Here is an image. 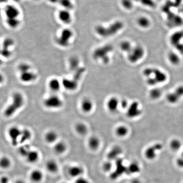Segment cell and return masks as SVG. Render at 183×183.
<instances>
[{
	"label": "cell",
	"mask_w": 183,
	"mask_h": 183,
	"mask_svg": "<svg viewBox=\"0 0 183 183\" xmlns=\"http://www.w3.org/2000/svg\"><path fill=\"white\" fill-rule=\"evenodd\" d=\"M34 1H39V0H34Z\"/></svg>",
	"instance_id": "62"
},
{
	"label": "cell",
	"mask_w": 183,
	"mask_h": 183,
	"mask_svg": "<svg viewBox=\"0 0 183 183\" xmlns=\"http://www.w3.org/2000/svg\"><path fill=\"white\" fill-rule=\"evenodd\" d=\"M168 59L169 62H170L172 65H179L181 62V59L179 56L174 52H170L168 54Z\"/></svg>",
	"instance_id": "34"
},
{
	"label": "cell",
	"mask_w": 183,
	"mask_h": 183,
	"mask_svg": "<svg viewBox=\"0 0 183 183\" xmlns=\"http://www.w3.org/2000/svg\"><path fill=\"white\" fill-rule=\"evenodd\" d=\"M14 44V40L11 38L8 37V38H6L4 40L3 43V48H4V49H9L10 47L13 46Z\"/></svg>",
	"instance_id": "46"
},
{
	"label": "cell",
	"mask_w": 183,
	"mask_h": 183,
	"mask_svg": "<svg viewBox=\"0 0 183 183\" xmlns=\"http://www.w3.org/2000/svg\"><path fill=\"white\" fill-rule=\"evenodd\" d=\"M1 54L4 58H7L10 57L11 55V52L9 49H4L1 51Z\"/></svg>",
	"instance_id": "50"
},
{
	"label": "cell",
	"mask_w": 183,
	"mask_h": 183,
	"mask_svg": "<svg viewBox=\"0 0 183 183\" xmlns=\"http://www.w3.org/2000/svg\"><path fill=\"white\" fill-rule=\"evenodd\" d=\"M57 17L59 20L64 24H70L73 21V17L71 11L63 9L58 12Z\"/></svg>",
	"instance_id": "15"
},
{
	"label": "cell",
	"mask_w": 183,
	"mask_h": 183,
	"mask_svg": "<svg viewBox=\"0 0 183 183\" xmlns=\"http://www.w3.org/2000/svg\"><path fill=\"white\" fill-rule=\"evenodd\" d=\"M163 145L161 143L157 142L150 145L144 151V157L150 161L154 160L160 152L162 150Z\"/></svg>",
	"instance_id": "8"
},
{
	"label": "cell",
	"mask_w": 183,
	"mask_h": 183,
	"mask_svg": "<svg viewBox=\"0 0 183 183\" xmlns=\"http://www.w3.org/2000/svg\"><path fill=\"white\" fill-rule=\"evenodd\" d=\"M73 36V32L70 29H63L61 31L60 35L56 37V42L60 47L67 48L70 45V41Z\"/></svg>",
	"instance_id": "7"
},
{
	"label": "cell",
	"mask_w": 183,
	"mask_h": 183,
	"mask_svg": "<svg viewBox=\"0 0 183 183\" xmlns=\"http://www.w3.org/2000/svg\"><path fill=\"white\" fill-rule=\"evenodd\" d=\"M183 97V85L177 87L173 92H170L166 96V100L171 104H175L179 102Z\"/></svg>",
	"instance_id": "12"
},
{
	"label": "cell",
	"mask_w": 183,
	"mask_h": 183,
	"mask_svg": "<svg viewBox=\"0 0 183 183\" xmlns=\"http://www.w3.org/2000/svg\"><path fill=\"white\" fill-rule=\"evenodd\" d=\"M75 132L81 136H84L88 133V128L87 125L83 122H78L74 126Z\"/></svg>",
	"instance_id": "30"
},
{
	"label": "cell",
	"mask_w": 183,
	"mask_h": 183,
	"mask_svg": "<svg viewBox=\"0 0 183 183\" xmlns=\"http://www.w3.org/2000/svg\"><path fill=\"white\" fill-rule=\"evenodd\" d=\"M48 86L52 93H57L60 91L62 87L61 81L58 78H52L49 81Z\"/></svg>",
	"instance_id": "19"
},
{
	"label": "cell",
	"mask_w": 183,
	"mask_h": 183,
	"mask_svg": "<svg viewBox=\"0 0 183 183\" xmlns=\"http://www.w3.org/2000/svg\"><path fill=\"white\" fill-rule=\"evenodd\" d=\"M129 183H142L141 181L137 179H134L131 180Z\"/></svg>",
	"instance_id": "55"
},
{
	"label": "cell",
	"mask_w": 183,
	"mask_h": 183,
	"mask_svg": "<svg viewBox=\"0 0 183 183\" xmlns=\"http://www.w3.org/2000/svg\"><path fill=\"white\" fill-rule=\"evenodd\" d=\"M58 138L57 133L53 130L47 131L44 135V140L49 144H54L58 141Z\"/></svg>",
	"instance_id": "24"
},
{
	"label": "cell",
	"mask_w": 183,
	"mask_h": 183,
	"mask_svg": "<svg viewBox=\"0 0 183 183\" xmlns=\"http://www.w3.org/2000/svg\"><path fill=\"white\" fill-rule=\"evenodd\" d=\"M133 0H121V4L124 8L131 9L133 7Z\"/></svg>",
	"instance_id": "48"
},
{
	"label": "cell",
	"mask_w": 183,
	"mask_h": 183,
	"mask_svg": "<svg viewBox=\"0 0 183 183\" xmlns=\"http://www.w3.org/2000/svg\"><path fill=\"white\" fill-rule=\"evenodd\" d=\"M133 1H137V2H139V0H133Z\"/></svg>",
	"instance_id": "60"
},
{
	"label": "cell",
	"mask_w": 183,
	"mask_h": 183,
	"mask_svg": "<svg viewBox=\"0 0 183 183\" xmlns=\"http://www.w3.org/2000/svg\"><path fill=\"white\" fill-rule=\"evenodd\" d=\"M37 78L38 76L37 74L31 70L21 73L19 75V79L20 81L25 84L34 82L37 80Z\"/></svg>",
	"instance_id": "14"
},
{
	"label": "cell",
	"mask_w": 183,
	"mask_h": 183,
	"mask_svg": "<svg viewBox=\"0 0 183 183\" xmlns=\"http://www.w3.org/2000/svg\"><path fill=\"white\" fill-rule=\"evenodd\" d=\"M69 67L70 70L74 72L78 70L80 67V60L77 57L71 56L68 61Z\"/></svg>",
	"instance_id": "31"
},
{
	"label": "cell",
	"mask_w": 183,
	"mask_h": 183,
	"mask_svg": "<svg viewBox=\"0 0 183 183\" xmlns=\"http://www.w3.org/2000/svg\"><path fill=\"white\" fill-rule=\"evenodd\" d=\"M183 38V31H177L171 36L170 38V42L172 45L175 46L181 43V41Z\"/></svg>",
	"instance_id": "32"
},
{
	"label": "cell",
	"mask_w": 183,
	"mask_h": 183,
	"mask_svg": "<svg viewBox=\"0 0 183 183\" xmlns=\"http://www.w3.org/2000/svg\"><path fill=\"white\" fill-rule=\"evenodd\" d=\"M120 100L114 96L111 97L108 100L106 104L107 107L110 112H116L120 108Z\"/></svg>",
	"instance_id": "23"
},
{
	"label": "cell",
	"mask_w": 183,
	"mask_h": 183,
	"mask_svg": "<svg viewBox=\"0 0 183 183\" xmlns=\"http://www.w3.org/2000/svg\"><path fill=\"white\" fill-rule=\"evenodd\" d=\"M31 149L30 146L28 144H22L18 148V152L21 157L25 158Z\"/></svg>",
	"instance_id": "39"
},
{
	"label": "cell",
	"mask_w": 183,
	"mask_h": 183,
	"mask_svg": "<svg viewBox=\"0 0 183 183\" xmlns=\"http://www.w3.org/2000/svg\"><path fill=\"white\" fill-rule=\"evenodd\" d=\"M12 1H14V2H18L20 0H12Z\"/></svg>",
	"instance_id": "59"
},
{
	"label": "cell",
	"mask_w": 183,
	"mask_h": 183,
	"mask_svg": "<svg viewBox=\"0 0 183 183\" xmlns=\"http://www.w3.org/2000/svg\"><path fill=\"white\" fill-rule=\"evenodd\" d=\"M124 27V24L122 21H116L108 26L106 27L101 25L96 26L95 32L103 37L113 36L119 32Z\"/></svg>",
	"instance_id": "2"
},
{
	"label": "cell",
	"mask_w": 183,
	"mask_h": 183,
	"mask_svg": "<svg viewBox=\"0 0 183 183\" xmlns=\"http://www.w3.org/2000/svg\"><path fill=\"white\" fill-rule=\"evenodd\" d=\"M101 145L100 139L96 136H92L89 138L87 142V145L91 151L95 152L99 149Z\"/></svg>",
	"instance_id": "27"
},
{
	"label": "cell",
	"mask_w": 183,
	"mask_h": 183,
	"mask_svg": "<svg viewBox=\"0 0 183 183\" xmlns=\"http://www.w3.org/2000/svg\"><path fill=\"white\" fill-rule=\"evenodd\" d=\"M67 146L64 142L58 140L54 144H53V151L57 155H61L67 151Z\"/></svg>",
	"instance_id": "26"
},
{
	"label": "cell",
	"mask_w": 183,
	"mask_h": 183,
	"mask_svg": "<svg viewBox=\"0 0 183 183\" xmlns=\"http://www.w3.org/2000/svg\"><path fill=\"white\" fill-rule=\"evenodd\" d=\"M74 183H91V182L88 179L82 176L76 179Z\"/></svg>",
	"instance_id": "51"
},
{
	"label": "cell",
	"mask_w": 183,
	"mask_h": 183,
	"mask_svg": "<svg viewBox=\"0 0 183 183\" xmlns=\"http://www.w3.org/2000/svg\"><path fill=\"white\" fill-rule=\"evenodd\" d=\"M162 92L161 89L157 87H154L149 92V96L153 100H156L159 99L162 95Z\"/></svg>",
	"instance_id": "36"
},
{
	"label": "cell",
	"mask_w": 183,
	"mask_h": 183,
	"mask_svg": "<svg viewBox=\"0 0 183 183\" xmlns=\"http://www.w3.org/2000/svg\"><path fill=\"white\" fill-rule=\"evenodd\" d=\"M139 2L145 6L154 8L156 6V4L154 0H139Z\"/></svg>",
	"instance_id": "47"
},
{
	"label": "cell",
	"mask_w": 183,
	"mask_h": 183,
	"mask_svg": "<svg viewBox=\"0 0 183 183\" xmlns=\"http://www.w3.org/2000/svg\"><path fill=\"white\" fill-rule=\"evenodd\" d=\"M1 183H9V179L6 176H2L1 177Z\"/></svg>",
	"instance_id": "54"
},
{
	"label": "cell",
	"mask_w": 183,
	"mask_h": 183,
	"mask_svg": "<svg viewBox=\"0 0 183 183\" xmlns=\"http://www.w3.org/2000/svg\"><path fill=\"white\" fill-rule=\"evenodd\" d=\"M182 147V142L178 139H173L169 143V147L173 152H178Z\"/></svg>",
	"instance_id": "42"
},
{
	"label": "cell",
	"mask_w": 183,
	"mask_h": 183,
	"mask_svg": "<svg viewBox=\"0 0 183 183\" xmlns=\"http://www.w3.org/2000/svg\"><path fill=\"white\" fill-rule=\"evenodd\" d=\"M62 87L69 92H74L76 90L79 86V81L73 78L68 79L64 78L61 81Z\"/></svg>",
	"instance_id": "16"
},
{
	"label": "cell",
	"mask_w": 183,
	"mask_h": 183,
	"mask_svg": "<svg viewBox=\"0 0 183 183\" xmlns=\"http://www.w3.org/2000/svg\"><path fill=\"white\" fill-rule=\"evenodd\" d=\"M6 25L11 29H16L21 25V21L18 18H6Z\"/></svg>",
	"instance_id": "35"
},
{
	"label": "cell",
	"mask_w": 183,
	"mask_h": 183,
	"mask_svg": "<svg viewBox=\"0 0 183 183\" xmlns=\"http://www.w3.org/2000/svg\"><path fill=\"white\" fill-rule=\"evenodd\" d=\"M18 71L20 74L27 72V71H31V65L26 62H23L20 63L17 67Z\"/></svg>",
	"instance_id": "44"
},
{
	"label": "cell",
	"mask_w": 183,
	"mask_h": 183,
	"mask_svg": "<svg viewBox=\"0 0 183 183\" xmlns=\"http://www.w3.org/2000/svg\"><path fill=\"white\" fill-rule=\"evenodd\" d=\"M129 133V129L125 125H120L117 127L115 134L120 137H126Z\"/></svg>",
	"instance_id": "33"
},
{
	"label": "cell",
	"mask_w": 183,
	"mask_h": 183,
	"mask_svg": "<svg viewBox=\"0 0 183 183\" xmlns=\"http://www.w3.org/2000/svg\"><path fill=\"white\" fill-rule=\"evenodd\" d=\"M1 2L6 3L7 2L8 0H1Z\"/></svg>",
	"instance_id": "58"
},
{
	"label": "cell",
	"mask_w": 183,
	"mask_h": 183,
	"mask_svg": "<svg viewBox=\"0 0 183 183\" xmlns=\"http://www.w3.org/2000/svg\"><path fill=\"white\" fill-rule=\"evenodd\" d=\"M46 170L51 174H55L59 170V165L56 161L50 159L47 161L45 164Z\"/></svg>",
	"instance_id": "25"
},
{
	"label": "cell",
	"mask_w": 183,
	"mask_h": 183,
	"mask_svg": "<svg viewBox=\"0 0 183 183\" xmlns=\"http://www.w3.org/2000/svg\"><path fill=\"white\" fill-rule=\"evenodd\" d=\"M32 137V133L30 129L28 128H24L22 129L19 144H26V142L31 140Z\"/></svg>",
	"instance_id": "29"
},
{
	"label": "cell",
	"mask_w": 183,
	"mask_h": 183,
	"mask_svg": "<svg viewBox=\"0 0 183 183\" xmlns=\"http://www.w3.org/2000/svg\"><path fill=\"white\" fill-rule=\"evenodd\" d=\"M66 183V182H64V183Z\"/></svg>",
	"instance_id": "63"
},
{
	"label": "cell",
	"mask_w": 183,
	"mask_h": 183,
	"mask_svg": "<svg viewBox=\"0 0 183 183\" xmlns=\"http://www.w3.org/2000/svg\"><path fill=\"white\" fill-rule=\"evenodd\" d=\"M129 102L127 99H123L120 100V108L123 109H126L127 110L128 107L129 105Z\"/></svg>",
	"instance_id": "49"
},
{
	"label": "cell",
	"mask_w": 183,
	"mask_h": 183,
	"mask_svg": "<svg viewBox=\"0 0 183 183\" xmlns=\"http://www.w3.org/2000/svg\"><path fill=\"white\" fill-rule=\"evenodd\" d=\"M141 171V166L137 161H132L127 165V173L128 176H134L139 174Z\"/></svg>",
	"instance_id": "20"
},
{
	"label": "cell",
	"mask_w": 183,
	"mask_h": 183,
	"mask_svg": "<svg viewBox=\"0 0 183 183\" xmlns=\"http://www.w3.org/2000/svg\"><path fill=\"white\" fill-rule=\"evenodd\" d=\"M144 50L142 46H137L133 47L132 50L128 54V59L131 63H137L144 55Z\"/></svg>",
	"instance_id": "9"
},
{
	"label": "cell",
	"mask_w": 183,
	"mask_h": 183,
	"mask_svg": "<svg viewBox=\"0 0 183 183\" xmlns=\"http://www.w3.org/2000/svg\"><path fill=\"white\" fill-rule=\"evenodd\" d=\"M4 11L6 18H18L21 13L18 8L13 5L6 6Z\"/></svg>",
	"instance_id": "17"
},
{
	"label": "cell",
	"mask_w": 183,
	"mask_h": 183,
	"mask_svg": "<svg viewBox=\"0 0 183 183\" xmlns=\"http://www.w3.org/2000/svg\"><path fill=\"white\" fill-rule=\"evenodd\" d=\"M11 160L7 156L1 157L0 160V166L1 169H7L10 168L11 165Z\"/></svg>",
	"instance_id": "37"
},
{
	"label": "cell",
	"mask_w": 183,
	"mask_h": 183,
	"mask_svg": "<svg viewBox=\"0 0 183 183\" xmlns=\"http://www.w3.org/2000/svg\"><path fill=\"white\" fill-rule=\"evenodd\" d=\"M138 25L143 29H147L151 25V21L148 18L144 16L139 17L137 19Z\"/></svg>",
	"instance_id": "41"
},
{
	"label": "cell",
	"mask_w": 183,
	"mask_h": 183,
	"mask_svg": "<svg viewBox=\"0 0 183 183\" xmlns=\"http://www.w3.org/2000/svg\"><path fill=\"white\" fill-rule=\"evenodd\" d=\"M142 113V109L139 102L135 101L130 104L127 109L126 115L129 119H133L139 117Z\"/></svg>",
	"instance_id": "10"
},
{
	"label": "cell",
	"mask_w": 183,
	"mask_h": 183,
	"mask_svg": "<svg viewBox=\"0 0 183 183\" xmlns=\"http://www.w3.org/2000/svg\"><path fill=\"white\" fill-rule=\"evenodd\" d=\"M21 129L16 126L9 127L7 131L8 136L9 138L11 145L14 147L19 144L21 137Z\"/></svg>",
	"instance_id": "11"
},
{
	"label": "cell",
	"mask_w": 183,
	"mask_h": 183,
	"mask_svg": "<svg viewBox=\"0 0 183 183\" xmlns=\"http://www.w3.org/2000/svg\"><path fill=\"white\" fill-rule=\"evenodd\" d=\"M14 183H26V182L24 180L18 179L16 180Z\"/></svg>",
	"instance_id": "57"
},
{
	"label": "cell",
	"mask_w": 183,
	"mask_h": 183,
	"mask_svg": "<svg viewBox=\"0 0 183 183\" xmlns=\"http://www.w3.org/2000/svg\"><path fill=\"white\" fill-rule=\"evenodd\" d=\"M43 105L47 109L57 110L62 107L64 102L61 97L57 93H51L44 99Z\"/></svg>",
	"instance_id": "4"
},
{
	"label": "cell",
	"mask_w": 183,
	"mask_h": 183,
	"mask_svg": "<svg viewBox=\"0 0 183 183\" xmlns=\"http://www.w3.org/2000/svg\"><path fill=\"white\" fill-rule=\"evenodd\" d=\"M25 102L24 97L22 93L20 92H14L11 96V102L4 110V116L6 118L14 116L24 107Z\"/></svg>",
	"instance_id": "1"
},
{
	"label": "cell",
	"mask_w": 183,
	"mask_h": 183,
	"mask_svg": "<svg viewBox=\"0 0 183 183\" xmlns=\"http://www.w3.org/2000/svg\"><path fill=\"white\" fill-rule=\"evenodd\" d=\"M143 76L146 78H151L157 84L164 83L167 79V76L165 73L160 69L153 67L145 68L142 72Z\"/></svg>",
	"instance_id": "3"
},
{
	"label": "cell",
	"mask_w": 183,
	"mask_h": 183,
	"mask_svg": "<svg viewBox=\"0 0 183 183\" xmlns=\"http://www.w3.org/2000/svg\"><path fill=\"white\" fill-rule=\"evenodd\" d=\"M113 47L111 45H106L99 47L94 51L93 58L95 60H101L105 64H107L110 60L109 54L112 52Z\"/></svg>",
	"instance_id": "5"
},
{
	"label": "cell",
	"mask_w": 183,
	"mask_h": 183,
	"mask_svg": "<svg viewBox=\"0 0 183 183\" xmlns=\"http://www.w3.org/2000/svg\"><path fill=\"white\" fill-rule=\"evenodd\" d=\"M39 158H40V154L39 152L37 150L31 149L25 159L28 163L33 164L39 161Z\"/></svg>",
	"instance_id": "28"
},
{
	"label": "cell",
	"mask_w": 183,
	"mask_h": 183,
	"mask_svg": "<svg viewBox=\"0 0 183 183\" xmlns=\"http://www.w3.org/2000/svg\"><path fill=\"white\" fill-rule=\"evenodd\" d=\"M176 50L181 54H183V43H180L175 46Z\"/></svg>",
	"instance_id": "53"
},
{
	"label": "cell",
	"mask_w": 183,
	"mask_h": 183,
	"mask_svg": "<svg viewBox=\"0 0 183 183\" xmlns=\"http://www.w3.org/2000/svg\"><path fill=\"white\" fill-rule=\"evenodd\" d=\"M176 164L177 167L181 169H183V158L181 157L176 159Z\"/></svg>",
	"instance_id": "52"
},
{
	"label": "cell",
	"mask_w": 183,
	"mask_h": 183,
	"mask_svg": "<svg viewBox=\"0 0 183 183\" xmlns=\"http://www.w3.org/2000/svg\"><path fill=\"white\" fill-rule=\"evenodd\" d=\"M131 42L128 41H124L120 43V48L123 51L129 53L133 48Z\"/></svg>",
	"instance_id": "43"
},
{
	"label": "cell",
	"mask_w": 183,
	"mask_h": 183,
	"mask_svg": "<svg viewBox=\"0 0 183 183\" xmlns=\"http://www.w3.org/2000/svg\"><path fill=\"white\" fill-rule=\"evenodd\" d=\"M44 175L40 169H34L32 170L29 175V178L33 183H40L44 179Z\"/></svg>",
	"instance_id": "22"
},
{
	"label": "cell",
	"mask_w": 183,
	"mask_h": 183,
	"mask_svg": "<svg viewBox=\"0 0 183 183\" xmlns=\"http://www.w3.org/2000/svg\"><path fill=\"white\" fill-rule=\"evenodd\" d=\"M114 167V163L107 160L102 164V169L104 173L110 174L113 170Z\"/></svg>",
	"instance_id": "38"
},
{
	"label": "cell",
	"mask_w": 183,
	"mask_h": 183,
	"mask_svg": "<svg viewBox=\"0 0 183 183\" xmlns=\"http://www.w3.org/2000/svg\"><path fill=\"white\" fill-rule=\"evenodd\" d=\"M123 152V149L120 146L115 145L111 149L107 154V159L108 160L114 162L117 159L120 157Z\"/></svg>",
	"instance_id": "18"
},
{
	"label": "cell",
	"mask_w": 183,
	"mask_h": 183,
	"mask_svg": "<svg viewBox=\"0 0 183 183\" xmlns=\"http://www.w3.org/2000/svg\"><path fill=\"white\" fill-rule=\"evenodd\" d=\"M80 109L83 112L89 114L91 112L94 108V103L91 99L85 98L80 103Z\"/></svg>",
	"instance_id": "21"
},
{
	"label": "cell",
	"mask_w": 183,
	"mask_h": 183,
	"mask_svg": "<svg viewBox=\"0 0 183 183\" xmlns=\"http://www.w3.org/2000/svg\"><path fill=\"white\" fill-rule=\"evenodd\" d=\"M59 4L63 9L71 11L74 8V4L72 0H59Z\"/></svg>",
	"instance_id": "40"
},
{
	"label": "cell",
	"mask_w": 183,
	"mask_h": 183,
	"mask_svg": "<svg viewBox=\"0 0 183 183\" xmlns=\"http://www.w3.org/2000/svg\"><path fill=\"white\" fill-rule=\"evenodd\" d=\"M114 168L109 174L110 179L115 181L127 173V165L124 164V160L120 157L114 162Z\"/></svg>",
	"instance_id": "6"
},
{
	"label": "cell",
	"mask_w": 183,
	"mask_h": 183,
	"mask_svg": "<svg viewBox=\"0 0 183 183\" xmlns=\"http://www.w3.org/2000/svg\"><path fill=\"white\" fill-rule=\"evenodd\" d=\"M51 4H59V0H47Z\"/></svg>",
	"instance_id": "56"
},
{
	"label": "cell",
	"mask_w": 183,
	"mask_h": 183,
	"mask_svg": "<svg viewBox=\"0 0 183 183\" xmlns=\"http://www.w3.org/2000/svg\"><path fill=\"white\" fill-rule=\"evenodd\" d=\"M85 72V68L84 67H80L74 72V75L73 76V79L76 80L77 81H79L81 79L83 75Z\"/></svg>",
	"instance_id": "45"
},
{
	"label": "cell",
	"mask_w": 183,
	"mask_h": 183,
	"mask_svg": "<svg viewBox=\"0 0 183 183\" xmlns=\"http://www.w3.org/2000/svg\"><path fill=\"white\" fill-rule=\"evenodd\" d=\"M182 157L183 158V151L182 153Z\"/></svg>",
	"instance_id": "61"
},
{
	"label": "cell",
	"mask_w": 183,
	"mask_h": 183,
	"mask_svg": "<svg viewBox=\"0 0 183 183\" xmlns=\"http://www.w3.org/2000/svg\"><path fill=\"white\" fill-rule=\"evenodd\" d=\"M84 169L82 166L79 164L71 165L68 167L67 173L71 178L76 179L82 176L84 173Z\"/></svg>",
	"instance_id": "13"
}]
</instances>
